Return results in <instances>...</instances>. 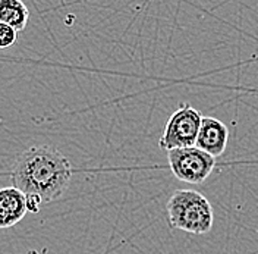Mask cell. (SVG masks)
Listing matches in <instances>:
<instances>
[{"mask_svg":"<svg viewBox=\"0 0 258 254\" xmlns=\"http://www.w3.org/2000/svg\"><path fill=\"white\" fill-rule=\"evenodd\" d=\"M72 178V166L63 155L50 145L27 148L16 160L12 179L25 195H37L43 203L62 197Z\"/></svg>","mask_w":258,"mask_h":254,"instance_id":"1","label":"cell"},{"mask_svg":"<svg viewBox=\"0 0 258 254\" xmlns=\"http://www.w3.org/2000/svg\"><path fill=\"white\" fill-rule=\"evenodd\" d=\"M167 216L172 228L203 235L211 231L214 212L209 200L198 191L176 190L167 201Z\"/></svg>","mask_w":258,"mask_h":254,"instance_id":"2","label":"cell"},{"mask_svg":"<svg viewBox=\"0 0 258 254\" xmlns=\"http://www.w3.org/2000/svg\"><path fill=\"white\" fill-rule=\"evenodd\" d=\"M201 121H203L201 112L197 111L188 103H183L167 119L163 135L159 140V147L166 151L175 148L194 147L197 143Z\"/></svg>","mask_w":258,"mask_h":254,"instance_id":"3","label":"cell"},{"mask_svg":"<svg viewBox=\"0 0 258 254\" xmlns=\"http://www.w3.org/2000/svg\"><path fill=\"white\" fill-rule=\"evenodd\" d=\"M167 160L172 174L186 184L204 182L216 166V158L195 145L167 151Z\"/></svg>","mask_w":258,"mask_h":254,"instance_id":"4","label":"cell"},{"mask_svg":"<svg viewBox=\"0 0 258 254\" xmlns=\"http://www.w3.org/2000/svg\"><path fill=\"white\" fill-rule=\"evenodd\" d=\"M227 140L229 131L222 121L211 116H203L195 147L201 148L213 158H219L225 153Z\"/></svg>","mask_w":258,"mask_h":254,"instance_id":"5","label":"cell"},{"mask_svg":"<svg viewBox=\"0 0 258 254\" xmlns=\"http://www.w3.org/2000/svg\"><path fill=\"white\" fill-rule=\"evenodd\" d=\"M27 212V195L22 191L15 185L0 188V229L21 222Z\"/></svg>","mask_w":258,"mask_h":254,"instance_id":"6","label":"cell"},{"mask_svg":"<svg viewBox=\"0 0 258 254\" xmlns=\"http://www.w3.org/2000/svg\"><path fill=\"white\" fill-rule=\"evenodd\" d=\"M30 11L22 0H0V22L8 24L16 31L27 27Z\"/></svg>","mask_w":258,"mask_h":254,"instance_id":"7","label":"cell"},{"mask_svg":"<svg viewBox=\"0 0 258 254\" xmlns=\"http://www.w3.org/2000/svg\"><path fill=\"white\" fill-rule=\"evenodd\" d=\"M16 38H18V31L15 28L0 22V48L12 47L16 43Z\"/></svg>","mask_w":258,"mask_h":254,"instance_id":"8","label":"cell"},{"mask_svg":"<svg viewBox=\"0 0 258 254\" xmlns=\"http://www.w3.org/2000/svg\"><path fill=\"white\" fill-rule=\"evenodd\" d=\"M41 198L37 197V195H27V207H28V212L31 213H37L40 210L41 206Z\"/></svg>","mask_w":258,"mask_h":254,"instance_id":"9","label":"cell"}]
</instances>
